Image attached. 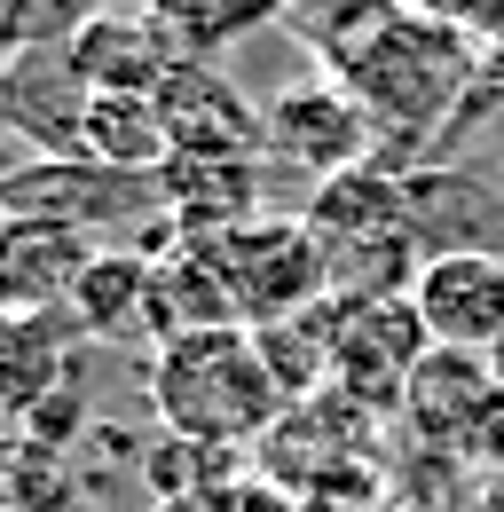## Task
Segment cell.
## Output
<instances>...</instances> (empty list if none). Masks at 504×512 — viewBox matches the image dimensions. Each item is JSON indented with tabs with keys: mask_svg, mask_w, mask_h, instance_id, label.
<instances>
[{
	"mask_svg": "<svg viewBox=\"0 0 504 512\" xmlns=\"http://www.w3.org/2000/svg\"><path fill=\"white\" fill-rule=\"evenodd\" d=\"M331 79L371 111L378 142L394 134V150L402 158H418V142L434 127H457V111H465V95H473V79H481V48H473V32H457V24H441L426 8H371L331 56Z\"/></svg>",
	"mask_w": 504,
	"mask_h": 512,
	"instance_id": "obj_1",
	"label": "cell"
},
{
	"mask_svg": "<svg viewBox=\"0 0 504 512\" xmlns=\"http://www.w3.org/2000/svg\"><path fill=\"white\" fill-rule=\"evenodd\" d=\"M150 410L166 434L237 457V449L268 442V426L284 418V394L260 363V339L245 323H221V331L166 339L150 355Z\"/></svg>",
	"mask_w": 504,
	"mask_h": 512,
	"instance_id": "obj_2",
	"label": "cell"
},
{
	"mask_svg": "<svg viewBox=\"0 0 504 512\" xmlns=\"http://www.w3.org/2000/svg\"><path fill=\"white\" fill-rule=\"evenodd\" d=\"M197 253H213V268H221V284H229L245 331L292 323V316H308V308L331 300V253H323L308 213H260L237 237L197 245Z\"/></svg>",
	"mask_w": 504,
	"mask_h": 512,
	"instance_id": "obj_3",
	"label": "cell"
},
{
	"mask_svg": "<svg viewBox=\"0 0 504 512\" xmlns=\"http://www.w3.org/2000/svg\"><path fill=\"white\" fill-rule=\"evenodd\" d=\"M315 316L331 331V386L355 394L378 418L402 410L418 363L434 355V339H426V323L410 308V292H394V300H347V292H331Z\"/></svg>",
	"mask_w": 504,
	"mask_h": 512,
	"instance_id": "obj_4",
	"label": "cell"
},
{
	"mask_svg": "<svg viewBox=\"0 0 504 512\" xmlns=\"http://www.w3.org/2000/svg\"><path fill=\"white\" fill-rule=\"evenodd\" d=\"M371 150H378L371 111H363L331 71H323V79H300V87H284V95L260 103V158L300 166L315 190L339 182V174H355V166H371Z\"/></svg>",
	"mask_w": 504,
	"mask_h": 512,
	"instance_id": "obj_5",
	"label": "cell"
},
{
	"mask_svg": "<svg viewBox=\"0 0 504 512\" xmlns=\"http://www.w3.org/2000/svg\"><path fill=\"white\" fill-rule=\"evenodd\" d=\"M158 119H166V150L182 166H252L260 158V103L213 64H182L158 87Z\"/></svg>",
	"mask_w": 504,
	"mask_h": 512,
	"instance_id": "obj_6",
	"label": "cell"
},
{
	"mask_svg": "<svg viewBox=\"0 0 504 512\" xmlns=\"http://www.w3.org/2000/svg\"><path fill=\"white\" fill-rule=\"evenodd\" d=\"M410 308L434 347L497 355L504 347V253H426L410 276Z\"/></svg>",
	"mask_w": 504,
	"mask_h": 512,
	"instance_id": "obj_7",
	"label": "cell"
},
{
	"mask_svg": "<svg viewBox=\"0 0 504 512\" xmlns=\"http://www.w3.org/2000/svg\"><path fill=\"white\" fill-rule=\"evenodd\" d=\"M87 103H95V87L79 79V64H71L63 40H32V48L8 56V119H16V142H24V150L79 158Z\"/></svg>",
	"mask_w": 504,
	"mask_h": 512,
	"instance_id": "obj_8",
	"label": "cell"
},
{
	"mask_svg": "<svg viewBox=\"0 0 504 512\" xmlns=\"http://www.w3.org/2000/svg\"><path fill=\"white\" fill-rule=\"evenodd\" d=\"M63 48H71V64H79V79H87L95 95H158V87L189 64L150 8H103V16H87Z\"/></svg>",
	"mask_w": 504,
	"mask_h": 512,
	"instance_id": "obj_9",
	"label": "cell"
},
{
	"mask_svg": "<svg viewBox=\"0 0 504 512\" xmlns=\"http://www.w3.org/2000/svg\"><path fill=\"white\" fill-rule=\"evenodd\" d=\"M410 229L434 237V253H504V190L465 166H410Z\"/></svg>",
	"mask_w": 504,
	"mask_h": 512,
	"instance_id": "obj_10",
	"label": "cell"
},
{
	"mask_svg": "<svg viewBox=\"0 0 504 512\" xmlns=\"http://www.w3.org/2000/svg\"><path fill=\"white\" fill-rule=\"evenodd\" d=\"M87 229L63 221H0V308L16 316H63L71 284L87 276Z\"/></svg>",
	"mask_w": 504,
	"mask_h": 512,
	"instance_id": "obj_11",
	"label": "cell"
},
{
	"mask_svg": "<svg viewBox=\"0 0 504 512\" xmlns=\"http://www.w3.org/2000/svg\"><path fill=\"white\" fill-rule=\"evenodd\" d=\"M158 213L174 221L182 245H221V237H237L245 221L268 213V205H260V158H252V166H182V158H166V174H158Z\"/></svg>",
	"mask_w": 504,
	"mask_h": 512,
	"instance_id": "obj_12",
	"label": "cell"
},
{
	"mask_svg": "<svg viewBox=\"0 0 504 512\" xmlns=\"http://www.w3.org/2000/svg\"><path fill=\"white\" fill-rule=\"evenodd\" d=\"M71 323L63 316H16V308H0V418L8 426H24L40 402H56L63 386L79 379L71 371Z\"/></svg>",
	"mask_w": 504,
	"mask_h": 512,
	"instance_id": "obj_13",
	"label": "cell"
},
{
	"mask_svg": "<svg viewBox=\"0 0 504 512\" xmlns=\"http://www.w3.org/2000/svg\"><path fill=\"white\" fill-rule=\"evenodd\" d=\"M63 323L79 339H111V347L142 339L150 331V253H95L63 300Z\"/></svg>",
	"mask_w": 504,
	"mask_h": 512,
	"instance_id": "obj_14",
	"label": "cell"
},
{
	"mask_svg": "<svg viewBox=\"0 0 504 512\" xmlns=\"http://www.w3.org/2000/svg\"><path fill=\"white\" fill-rule=\"evenodd\" d=\"M87 166L103 174H134V182H158L166 174V119H158V95H95L87 103V142H79Z\"/></svg>",
	"mask_w": 504,
	"mask_h": 512,
	"instance_id": "obj_15",
	"label": "cell"
},
{
	"mask_svg": "<svg viewBox=\"0 0 504 512\" xmlns=\"http://www.w3.org/2000/svg\"><path fill=\"white\" fill-rule=\"evenodd\" d=\"M158 24H166V40L182 48L189 64H213L221 48H237L245 32L260 24H284V8L292 0H142Z\"/></svg>",
	"mask_w": 504,
	"mask_h": 512,
	"instance_id": "obj_16",
	"label": "cell"
},
{
	"mask_svg": "<svg viewBox=\"0 0 504 512\" xmlns=\"http://www.w3.org/2000/svg\"><path fill=\"white\" fill-rule=\"evenodd\" d=\"M465 111H504V32L489 40V48H481V79H473Z\"/></svg>",
	"mask_w": 504,
	"mask_h": 512,
	"instance_id": "obj_17",
	"label": "cell"
},
{
	"mask_svg": "<svg viewBox=\"0 0 504 512\" xmlns=\"http://www.w3.org/2000/svg\"><path fill=\"white\" fill-rule=\"evenodd\" d=\"M8 150H16V119H8V56H0V174H16Z\"/></svg>",
	"mask_w": 504,
	"mask_h": 512,
	"instance_id": "obj_18",
	"label": "cell"
},
{
	"mask_svg": "<svg viewBox=\"0 0 504 512\" xmlns=\"http://www.w3.org/2000/svg\"><path fill=\"white\" fill-rule=\"evenodd\" d=\"M473 512H504V473H489V489H473Z\"/></svg>",
	"mask_w": 504,
	"mask_h": 512,
	"instance_id": "obj_19",
	"label": "cell"
},
{
	"mask_svg": "<svg viewBox=\"0 0 504 512\" xmlns=\"http://www.w3.org/2000/svg\"><path fill=\"white\" fill-rule=\"evenodd\" d=\"M8 449H16V434H8V426H0V465H8Z\"/></svg>",
	"mask_w": 504,
	"mask_h": 512,
	"instance_id": "obj_20",
	"label": "cell"
}]
</instances>
